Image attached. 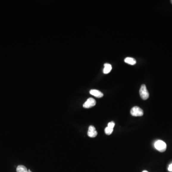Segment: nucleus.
<instances>
[{"mask_svg":"<svg viewBox=\"0 0 172 172\" xmlns=\"http://www.w3.org/2000/svg\"><path fill=\"white\" fill-rule=\"evenodd\" d=\"M27 172H31V171L30 170H28V171H27Z\"/></svg>","mask_w":172,"mask_h":172,"instance_id":"f8f14e48","label":"nucleus"},{"mask_svg":"<svg viewBox=\"0 0 172 172\" xmlns=\"http://www.w3.org/2000/svg\"><path fill=\"white\" fill-rule=\"evenodd\" d=\"M171 4H172V1H171Z\"/></svg>","mask_w":172,"mask_h":172,"instance_id":"4468645a","label":"nucleus"},{"mask_svg":"<svg viewBox=\"0 0 172 172\" xmlns=\"http://www.w3.org/2000/svg\"><path fill=\"white\" fill-rule=\"evenodd\" d=\"M28 170H27L26 166L22 165H18L16 168L17 172H27Z\"/></svg>","mask_w":172,"mask_h":172,"instance_id":"1a4fd4ad","label":"nucleus"},{"mask_svg":"<svg viewBox=\"0 0 172 172\" xmlns=\"http://www.w3.org/2000/svg\"><path fill=\"white\" fill-rule=\"evenodd\" d=\"M112 66L111 65L108 64V63H106L104 64V68L103 69V73L105 74H108L110 72V71H112Z\"/></svg>","mask_w":172,"mask_h":172,"instance_id":"0eeeda50","label":"nucleus"},{"mask_svg":"<svg viewBox=\"0 0 172 172\" xmlns=\"http://www.w3.org/2000/svg\"><path fill=\"white\" fill-rule=\"evenodd\" d=\"M96 104V101L93 98H90L86 101L83 104L84 108L86 109L91 108L95 106Z\"/></svg>","mask_w":172,"mask_h":172,"instance_id":"20e7f679","label":"nucleus"},{"mask_svg":"<svg viewBox=\"0 0 172 172\" xmlns=\"http://www.w3.org/2000/svg\"><path fill=\"white\" fill-rule=\"evenodd\" d=\"M131 114L133 116H142L143 115V111L140 107L135 106L131 109Z\"/></svg>","mask_w":172,"mask_h":172,"instance_id":"7ed1b4c3","label":"nucleus"},{"mask_svg":"<svg viewBox=\"0 0 172 172\" xmlns=\"http://www.w3.org/2000/svg\"><path fill=\"white\" fill-rule=\"evenodd\" d=\"M155 149L160 152H164L166 150V144L164 141L158 140L154 143Z\"/></svg>","mask_w":172,"mask_h":172,"instance_id":"f257e3e1","label":"nucleus"},{"mask_svg":"<svg viewBox=\"0 0 172 172\" xmlns=\"http://www.w3.org/2000/svg\"><path fill=\"white\" fill-rule=\"evenodd\" d=\"M168 170V171H170V172H172V164H170V165H169Z\"/></svg>","mask_w":172,"mask_h":172,"instance_id":"9b49d317","label":"nucleus"},{"mask_svg":"<svg viewBox=\"0 0 172 172\" xmlns=\"http://www.w3.org/2000/svg\"><path fill=\"white\" fill-rule=\"evenodd\" d=\"M125 63H127L131 65H134L136 63V61L135 58L132 57H127L124 60Z\"/></svg>","mask_w":172,"mask_h":172,"instance_id":"6e6552de","label":"nucleus"},{"mask_svg":"<svg viewBox=\"0 0 172 172\" xmlns=\"http://www.w3.org/2000/svg\"><path fill=\"white\" fill-rule=\"evenodd\" d=\"M114 128L110 126H108L105 129V132L106 134L108 135H111L112 133Z\"/></svg>","mask_w":172,"mask_h":172,"instance_id":"9d476101","label":"nucleus"},{"mask_svg":"<svg viewBox=\"0 0 172 172\" xmlns=\"http://www.w3.org/2000/svg\"><path fill=\"white\" fill-rule=\"evenodd\" d=\"M140 95L141 98L143 100L148 99L149 97V92L147 90L146 87L144 84L141 86V88L140 90Z\"/></svg>","mask_w":172,"mask_h":172,"instance_id":"f03ea898","label":"nucleus"},{"mask_svg":"<svg viewBox=\"0 0 172 172\" xmlns=\"http://www.w3.org/2000/svg\"><path fill=\"white\" fill-rule=\"evenodd\" d=\"M143 172H148L147 171H146V170H144V171H143Z\"/></svg>","mask_w":172,"mask_h":172,"instance_id":"ddd939ff","label":"nucleus"},{"mask_svg":"<svg viewBox=\"0 0 172 172\" xmlns=\"http://www.w3.org/2000/svg\"><path fill=\"white\" fill-rule=\"evenodd\" d=\"M97 135H98V132H97L95 128L93 126L90 125L89 127V130H88V132H87L88 136L90 138H94V137L97 136Z\"/></svg>","mask_w":172,"mask_h":172,"instance_id":"39448f33","label":"nucleus"},{"mask_svg":"<svg viewBox=\"0 0 172 172\" xmlns=\"http://www.w3.org/2000/svg\"><path fill=\"white\" fill-rule=\"evenodd\" d=\"M90 93L93 96L97 97L98 98H101L103 96V94L101 91L97 90H90Z\"/></svg>","mask_w":172,"mask_h":172,"instance_id":"423d86ee","label":"nucleus"}]
</instances>
